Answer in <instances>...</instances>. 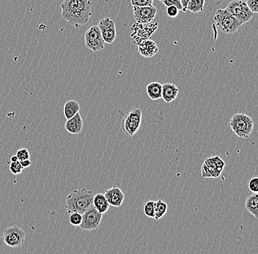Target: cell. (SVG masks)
Masks as SVG:
<instances>
[{
	"label": "cell",
	"mask_w": 258,
	"mask_h": 254,
	"mask_svg": "<svg viewBox=\"0 0 258 254\" xmlns=\"http://www.w3.org/2000/svg\"><path fill=\"white\" fill-rule=\"evenodd\" d=\"M213 158H214V162H215L216 170L222 173V170L225 167V163L219 156H214Z\"/></svg>",
	"instance_id": "d6a6232c"
},
{
	"label": "cell",
	"mask_w": 258,
	"mask_h": 254,
	"mask_svg": "<svg viewBox=\"0 0 258 254\" xmlns=\"http://www.w3.org/2000/svg\"><path fill=\"white\" fill-rule=\"evenodd\" d=\"M86 46L89 50L96 52L104 49L105 42L98 25L89 27L85 34Z\"/></svg>",
	"instance_id": "9c48e42d"
},
{
	"label": "cell",
	"mask_w": 258,
	"mask_h": 254,
	"mask_svg": "<svg viewBox=\"0 0 258 254\" xmlns=\"http://www.w3.org/2000/svg\"><path fill=\"white\" fill-rule=\"evenodd\" d=\"M168 209V204L165 201L161 199L155 201V216H154V218L157 221H159L166 215Z\"/></svg>",
	"instance_id": "7402d4cb"
},
{
	"label": "cell",
	"mask_w": 258,
	"mask_h": 254,
	"mask_svg": "<svg viewBox=\"0 0 258 254\" xmlns=\"http://www.w3.org/2000/svg\"><path fill=\"white\" fill-rule=\"evenodd\" d=\"M65 128L71 134L77 135L81 133L83 128V120L80 112L67 120L65 124Z\"/></svg>",
	"instance_id": "9a60e30c"
},
{
	"label": "cell",
	"mask_w": 258,
	"mask_h": 254,
	"mask_svg": "<svg viewBox=\"0 0 258 254\" xmlns=\"http://www.w3.org/2000/svg\"><path fill=\"white\" fill-rule=\"evenodd\" d=\"M248 188L250 191L253 193H258V178L254 177L251 178L248 183Z\"/></svg>",
	"instance_id": "f1b7e54d"
},
{
	"label": "cell",
	"mask_w": 258,
	"mask_h": 254,
	"mask_svg": "<svg viewBox=\"0 0 258 254\" xmlns=\"http://www.w3.org/2000/svg\"><path fill=\"white\" fill-rule=\"evenodd\" d=\"M15 155H16L19 161L30 158V153H29V150L27 148L18 149Z\"/></svg>",
	"instance_id": "4316f807"
},
{
	"label": "cell",
	"mask_w": 258,
	"mask_h": 254,
	"mask_svg": "<svg viewBox=\"0 0 258 254\" xmlns=\"http://www.w3.org/2000/svg\"><path fill=\"white\" fill-rule=\"evenodd\" d=\"M82 221H83V215L82 214L77 212H74L70 214L69 221L73 226H80Z\"/></svg>",
	"instance_id": "d4e9b609"
},
{
	"label": "cell",
	"mask_w": 258,
	"mask_h": 254,
	"mask_svg": "<svg viewBox=\"0 0 258 254\" xmlns=\"http://www.w3.org/2000/svg\"><path fill=\"white\" fill-rule=\"evenodd\" d=\"M103 41L106 44H112L116 39L117 31L113 20L109 18L102 19L98 24Z\"/></svg>",
	"instance_id": "7c38bea8"
},
{
	"label": "cell",
	"mask_w": 258,
	"mask_h": 254,
	"mask_svg": "<svg viewBox=\"0 0 258 254\" xmlns=\"http://www.w3.org/2000/svg\"><path fill=\"white\" fill-rule=\"evenodd\" d=\"M221 172H218L216 169L207 166L206 165L202 164V178H216L220 176Z\"/></svg>",
	"instance_id": "603a6c76"
},
{
	"label": "cell",
	"mask_w": 258,
	"mask_h": 254,
	"mask_svg": "<svg viewBox=\"0 0 258 254\" xmlns=\"http://www.w3.org/2000/svg\"><path fill=\"white\" fill-rule=\"evenodd\" d=\"M165 6L169 7V6H175L179 10H182L181 3H180V0H162V1Z\"/></svg>",
	"instance_id": "f546056e"
},
{
	"label": "cell",
	"mask_w": 258,
	"mask_h": 254,
	"mask_svg": "<svg viewBox=\"0 0 258 254\" xmlns=\"http://www.w3.org/2000/svg\"><path fill=\"white\" fill-rule=\"evenodd\" d=\"M18 161V158H17V156L15 155H13V156H11V158H10V162H16V161Z\"/></svg>",
	"instance_id": "d590c367"
},
{
	"label": "cell",
	"mask_w": 258,
	"mask_h": 254,
	"mask_svg": "<svg viewBox=\"0 0 258 254\" xmlns=\"http://www.w3.org/2000/svg\"><path fill=\"white\" fill-rule=\"evenodd\" d=\"M179 12H180V10L175 6H169L167 8V14L170 18H176L179 15Z\"/></svg>",
	"instance_id": "4dcf8cb0"
},
{
	"label": "cell",
	"mask_w": 258,
	"mask_h": 254,
	"mask_svg": "<svg viewBox=\"0 0 258 254\" xmlns=\"http://www.w3.org/2000/svg\"><path fill=\"white\" fill-rule=\"evenodd\" d=\"M133 13L136 22L148 24L152 22L157 13V8L154 5L146 7L133 6Z\"/></svg>",
	"instance_id": "8fae6325"
},
{
	"label": "cell",
	"mask_w": 258,
	"mask_h": 254,
	"mask_svg": "<svg viewBox=\"0 0 258 254\" xmlns=\"http://www.w3.org/2000/svg\"><path fill=\"white\" fill-rule=\"evenodd\" d=\"M178 92V88L172 83H166V84H162V98L167 104H170L176 99Z\"/></svg>",
	"instance_id": "2e32d148"
},
{
	"label": "cell",
	"mask_w": 258,
	"mask_h": 254,
	"mask_svg": "<svg viewBox=\"0 0 258 254\" xmlns=\"http://www.w3.org/2000/svg\"><path fill=\"white\" fill-rule=\"evenodd\" d=\"M146 92L148 96L153 101L162 98V84L159 82H151L147 86Z\"/></svg>",
	"instance_id": "ac0fdd59"
},
{
	"label": "cell",
	"mask_w": 258,
	"mask_h": 254,
	"mask_svg": "<svg viewBox=\"0 0 258 254\" xmlns=\"http://www.w3.org/2000/svg\"><path fill=\"white\" fill-rule=\"evenodd\" d=\"M105 197L110 206L120 207L125 199V195L120 188L114 186L111 189H107L104 193Z\"/></svg>",
	"instance_id": "4fadbf2b"
},
{
	"label": "cell",
	"mask_w": 258,
	"mask_h": 254,
	"mask_svg": "<svg viewBox=\"0 0 258 254\" xmlns=\"http://www.w3.org/2000/svg\"><path fill=\"white\" fill-rule=\"evenodd\" d=\"M142 110L140 108L134 109L127 115H124V119L122 120L121 129L125 134L133 137L138 131L142 123Z\"/></svg>",
	"instance_id": "8992f818"
},
{
	"label": "cell",
	"mask_w": 258,
	"mask_h": 254,
	"mask_svg": "<svg viewBox=\"0 0 258 254\" xmlns=\"http://www.w3.org/2000/svg\"><path fill=\"white\" fill-rule=\"evenodd\" d=\"M143 211L148 218H154L155 216V201H148L144 204Z\"/></svg>",
	"instance_id": "cb8c5ba5"
},
{
	"label": "cell",
	"mask_w": 258,
	"mask_h": 254,
	"mask_svg": "<svg viewBox=\"0 0 258 254\" xmlns=\"http://www.w3.org/2000/svg\"><path fill=\"white\" fill-rule=\"evenodd\" d=\"M154 0H131L132 6H138V7H146V6L153 5Z\"/></svg>",
	"instance_id": "83f0119b"
},
{
	"label": "cell",
	"mask_w": 258,
	"mask_h": 254,
	"mask_svg": "<svg viewBox=\"0 0 258 254\" xmlns=\"http://www.w3.org/2000/svg\"><path fill=\"white\" fill-rule=\"evenodd\" d=\"M205 0H190L186 10L194 14L200 13L203 11L205 8Z\"/></svg>",
	"instance_id": "44dd1931"
},
{
	"label": "cell",
	"mask_w": 258,
	"mask_h": 254,
	"mask_svg": "<svg viewBox=\"0 0 258 254\" xmlns=\"http://www.w3.org/2000/svg\"><path fill=\"white\" fill-rule=\"evenodd\" d=\"M225 9L242 24L250 21L255 15L244 0H233L230 1Z\"/></svg>",
	"instance_id": "52a82bcc"
},
{
	"label": "cell",
	"mask_w": 258,
	"mask_h": 254,
	"mask_svg": "<svg viewBox=\"0 0 258 254\" xmlns=\"http://www.w3.org/2000/svg\"><path fill=\"white\" fill-rule=\"evenodd\" d=\"M159 1H162V0H159Z\"/></svg>",
	"instance_id": "8d00e7d4"
},
{
	"label": "cell",
	"mask_w": 258,
	"mask_h": 254,
	"mask_svg": "<svg viewBox=\"0 0 258 254\" xmlns=\"http://www.w3.org/2000/svg\"><path fill=\"white\" fill-rule=\"evenodd\" d=\"M158 28V23H148V24H140L136 22L131 27V38L133 44L135 46H138L142 41L150 39L151 35Z\"/></svg>",
	"instance_id": "5b68a950"
},
{
	"label": "cell",
	"mask_w": 258,
	"mask_h": 254,
	"mask_svg": "<svg viewBox=\"0 0 258 254\" xmlns=\"http://www.w3.org/2000/svg\"><path fill=\"white\" fill-rule=\"evenodd\" d=\"M139 53L144 58H150L155 56L159 52V47L155 41L151 39L142 41L138 46Z\"/></svg>",
	"instance_id": "5bb4252c"
},
{
	"label": "cell",
	"mask_w": 258,
	"mask_h": 254,
	"mask_svg": "<svg viewBox=\"0 0 258 254\" xmlns=\"http://www.w3.org/2000/svg\"><path fill=\"white\" fill-rule=\"evenodd\" d=\"M62 18L75 27L87 24L92 15L89 0H64L61 4Z\"/></svg>",
	"instance_id": "6da1fadb"
},
{
	"label": "cell",
	"mask_w": 258,
	"mask_h": 254,
	"mask_svg": "<svg viewBox=\"0 0 258 254\" xmlns=\"http://www.w3.org/2000/svg\"><path fill=\"white\" fill-rule=\"evenodd\" d=\"M229 126L235 135L239 138H247L253 132L254 122L245 114H236L230 119Z\"/></svg>",
	"instance_id": "3957f363"
},
{
	"label": "cell",
	"mask_w": 258,
	"mask_h": 254,
	"mask_svg": "<svg viewBox=\"0 0 258 254\" xmlns=\"http://www.w3.org/2000/svg\"><path fill=\"white\" fill-rule=\"evenodd\" d=\"M103 214L100 213L92 206L83 214V221L80 225V228L83 230H95L99 227L101 222Z\"/></svg>",
	"instance_id": "30bf717a"
},
{
	"label": "cell",
	"mask_w": 258,
	"mask_h": 254,
	"mask_svg": "<svg viewBox=\"0 0 258 254\" xmlns=\"http://www.w3.org/2000/svg\"><path fill=\"white\" fill-rule=\"evenodd\" d=\"M189 1L190 0H180V3H181L182 5V11L184 12V13H186L187 11L186 7Z\"/></svg>",
	"instance_id": "e575fe53"
},
{
	"label": "cell",
	"mask_w": 258,
	"mask_h": 254,
	"mask_svg": "<svg viewBox=\"0 0 258 254\" xmlns=\"http://www.w3.org/2000/svg\"><path fill=\"white\" fill-rule=\"evenodd\" d=\"M93 207H95L100 213L103 214L107 212L108 209H109V207H110V204L108 202L104 194L98 193H97V194L94 195Z\"/></svg>",
	"instance_id": "e0dca14e"
},
{
	"label": "cell",
	"mask_w": 258,
	"mask_h": 254,
	"mask_svg": "<svg viewBox=\"0 0 258 254\" xmlns=\"http://www.w3.org/2000/svg\"><path fill=\"white\" fill-rule=\"evenodd\" d=\"M10 171L11 173L14 175H20L22 173L23 168L20 164L19 161H16V162H11L10 164Z\"/></svg>",
	"instance_id": "484cf974"
},
{
	"label": "cell",
	"mask_w": 258,
	"mask_h": 254,
	"mask_svg": "<svg viewBox=\"0 0 258 254\" xmlns=\"http://www.w3.org/2000/svg\"><path fill=\"white\" fill-rule=\"evenodd\" d=\"M246 3L252 12L254 13H258V0H247Z\"/></svg>",
	"instance_id": "1f68e13d"
},
{
	"label": "cell",
	"mask_w": 258,
	"mask_h": 254,
	"mask_svg": "<svg viewBox=\"0 0 258 254\" xmlns=\"http://www.w3.org/2000/svg\"><path fill=\"white\" fill-rule=\"evenodd\" d=\"M25 237L24 229L17 225H13L4 229L2 240L9 247L16 248L24 244Z\"/></svg>",
	"instance_id": "ba28073f"
},
{
	"label": "cell",
	"mask_w": 258,
	"mask_h": 254,
	"mask_svg": "<svg viewBox=\"0 0 258 254\" xmlns=\"http://www.w3.org/2000/svg\"><path fill=\"white\" fill-rule=\"evenodd\" d=\"M245 207L256 218H258V193H253L247 198Z\"/></svg>",
	"instance_id": "d6986e66"
},
{
	"label": "cell",
	"mask_w": 258,
	"mask_h": 254,
	"mask_svg": "<svg viewBox=\"0 0 258 254\" xmlns=\"http://www.w3.org/2000/svg\"><path fill=\"white\" fill-rule=\"evenodd\" d=\"M216 26L225 34H233L239 30L242 24L226 9L216 10L214 17Z\"/></svg>",
	"instance_id": "277c9868"
},
{
	"label": "cell",
	"mask_w": 258,
	"mask_h": 254,
	"mask_svg": "<svg viewBox=\"0 0 258 254\" xmlns=\"http://www.w3.org/2000/svg\"><path fill=\"white\" fill-rule=\"evenodd\" d=\"M93 192L86 189L74 190L66 197V209L68 213L77 212L83 215L93 206Z\"/></svg>",
	"instance_id": "7a4b0ae2"
},
{
	"label": "cell",
	"mask_w": 258,
	"mask_h": 254,
	"mask_svg": "<svg viewBox=\"0 0 258 254\" xmlns=\"http://www.w3.org/2000/svg\"><path fill=\"white\" fill-rule=\"evenodd\" d=\"M80 111V105L77 101L71 100L67 101L64 105L63 108V113L66 120L70 119L74 117L76 114L79 113Z\"/></svg>",
	"instance_id": "ffe728a7"
},
{
	"label": "cell",
	"mask_w": 258,
	"mask_h": 254,
	"mask_svg": "<svg viewBox=\"0 0 258 254\" xmlns=\"http://www.w3.org/2000/svg\"><path fill=\"white\" fill-rule=\"evenodd\" d=\"M19 162L20 164H21V166H22L23 169L28 168L31 166V164H32L30 159L23 160V161H20Z\"/></svg>",
	"instance_id": "836d02e7"
}]
</instances>
